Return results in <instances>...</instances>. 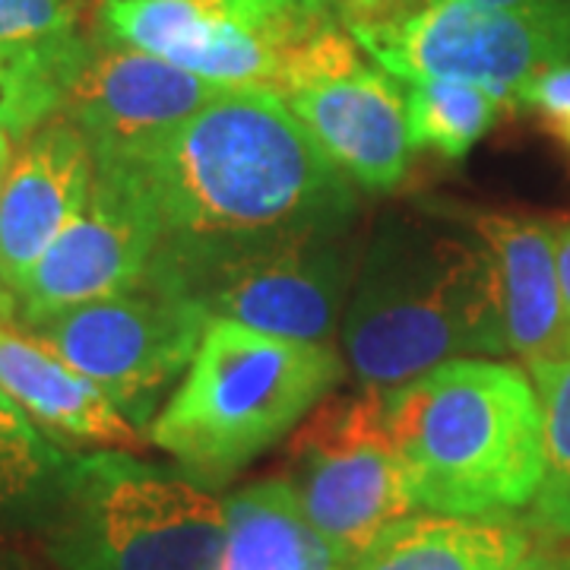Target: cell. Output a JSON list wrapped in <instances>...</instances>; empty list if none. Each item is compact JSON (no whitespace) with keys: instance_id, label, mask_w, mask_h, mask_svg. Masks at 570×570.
Here are the masks:
<instances>
[{"instance_id":"cell-14","label":"cell","mask_w":570,"mask_h":570,"mask_svg":"<svg viewBox=\"0 0 570 570\" xmlns=\"http://www.w3.org/2000/svg\"><path fill=\"white\" fill-rule=\"evenodd\" d=\"M92 178V146L63 115L22 140L0 187V283L13 295L45 250L80 216Z\"/></svg>"},{"instance_id":"cell-17","label":"cell","mask_w":570,"mask_h":570,"mask_svg":"<svg viewBox=\"0 0 570 570\" xmlns=\"http://www.w3.org/2000/svg\"><path fill=\"white\" fill-rule=\"evenodd\" d=\"M530 546V532L501 517L425 510L381 532L343 570H508Z\"/></svg>"},{"instance_id":"cell-13","label":"cell","mask_w":570,"mask_h":570,"mask_svg":"<svg viewBox=\"0 0 570 570\" xmlns=\"http://www.w3.org/2000/svg\"><path fill=\"white\" fill-rule=\"evenodd\" d=\"M288 111L348 181L365 190H393L412 163L406 96L396 77L365 61L298 86Z\"/></svg>"},{"instance_id":"cell-30","label":"cell","mask_w":570,"mask_h":570,"mask_svg":"<svg viewBox=\"0 0 570 570\" xmlns=\"http://www.w3.org/2000/svg\"><path fill=\"white\" fill-rule=\"evenodd\" d=\"M10 163H13V137L0 130V187H3V181H7Z\"/></svg>"},{"instance_id":"cell-3","label":"cell","mask_w":570,"mask_h":570,"mask_svg":"<svg viewBox=\"0 0 570 570\" xmlns=\"http://www.w3.org/2000/svg\"><path fill=\"white\" fill-rule=\"evenodd\" d=\"M415 504L444 517L530 508L546 475L539 390L523 367L450 358L384 396Z\"/></svg>"},{"instance_id":"cell-29","label":"cell","mask_w":570,"mask_h":570,"mask_svg":"<svg viewBox=\"0 0 570 570\" xmlns=\"http://www.w3.org/2000/svg\"><path fill=\"white\" fill-rule=\"evenodd\" d=\"M17 317H20V311H17V295L0 283V326H10Z\"/></svg>"},{"instance_id":"cell-15","label":"cell","mask_w":570,"mask_h":570,"mask_svg":"<svg viewBox=\"0 0 570 570\" xmlns=\"http://www.w3.org/2000/svg\"><path fill=\"white\" fill-rule=\"evenodd\" d=\"M0 390L55 441L137 450L146 434L86 374L32 333L0 326Z\"/></svg>"},{"instance_id":"cell-28","label":"cell","mask_w":570,"mask_h":570,"mask_svg":"<svg viewBox=\"0 0 570 570\" xmlns=\"http://www.w3.org/2000/svg\"><path fill=\"white\" fill-rule=\"evenodd\" d=\"M508 570H564L561 564V551H549V549H532L520 558V561H513Z\"/></svg>"},{"instance_id":"cell-5","label":"cell","mask_w":570,"mask_h":570,"mask_svg":"<svg viewBox=\"0 0 570 570\" xmlns=\"http://www.w3.org/2000/svg\"><path fill=\"white\" fill-rule=\"evenodd\" d=\"M358 261L352 223H314L232 238H163L142 279L187 295L209 321L330 346Z\"/></svg>"},{"instance_id":"cell-16","label":"cell","mask_w":570,"mask_h":570,"mask_svg":"<svg viewBox=\"0 0 570 570\" xmlns=\"http://www.w3.org/2000/svg\"><path fill=\"white\" fill-rule=\"evenodd\" d=\"M466 223L494 264L508 352L527 367L558 362L561 288L554 228L501 213H469Z\"/></svg>"},{"instance_id":"cell-6","label":"cell","mask_w":570,"mask_h":570,"mask_svg":"<svg viewBox=\"0 0 570 570\" xmlns=\"http://www.w3.org/2000/svg\"><path fill=\"white\" fill-rule=\"evenodd\" d=\"M61 570H216L225 501L130 450L73 456L45 520Z\"/></svg>"},{"instance_id":"cell-18","label":"cell","mask_w":570,"mask_h":570,"mask_svg":"<svg viewBox=\"0 0 570 570\" xmlns=\"http://www.w3.org/2000/svg\"><path fill=\"white\" fill-rule=\"evenodd\" d=\"M216 570H343L311 527L288 479H261L225 498V535Z\"/></svg>"},{"instance_id":"cell-21","label":"cell","mask_w":570,"mask_h":570,"mask_svg":"<svg viewBox=\"0 0 570 570\" xmlns=\"http://www.w3.org/2000/svg\"><path fill=\"white\" fill-rule=\"evenodd\" d=\"M86 39L61 41L32 51H0V130L29 137L36 127L58 118L70 77Z\"/></svg>"},{"instance_id":"cell-22","label":"cell","mask_w":570,"mask_h":570,"mask_svg":"<svg viewBox=\"0 0 570 570\" xmlns=\"http://www.w3.org/2000/svg\"><path fill=\"white\" fill-rule=\"evenodd\" d=\"M546 425V475L530 504V527L570 542V358L532 365Z\"/></svg>"},{"instance_id":"cell-24","label":"cell","mask_w":570,"mask_h":570,"mask_svg":"<svg viewBox=\"0 0 570 570\" xmlns=\"http://www.w3.org/2000/svg\"><path fill=\"white\" fill-rule=\"evenodd\" d=\"M520 105H530L532 111H539L551 130L570 146V61L542 70L523 89Z\"/></svg>"},{"instance_id":"cell-25","label":"cell","mask_w":570,"mask_h":570,"mask_svg":"<svg viewBox=\"0 0 570 570\" xmlns=\"http://www.w3.org/2000/svg\"><path fill=\"white\" fill-rule=\"evenodd\" d=\"M554 257H558V288H561L558 362H564V358H570V219L554 228Z\"/></svg>"},{"instance_id":"cell-10","label":"cell","mask_w":570,"mask_h":570,"mask_svg":"<svg viewBox=\"0 0 570 570\" xmlns=\"http://www.w3.org/2000/svg\"><path fill=\"white\" fill-rule=\"evenodd\" d=\"M209 324L197 302L142 279L118 295L58 311L29 333L86 374L146 434Z\"/></svg>"},{"instance_id":"cell-23","label":"cell","mask_w":570,"mask_h":570,"mask_svg":"<svg viewBox=\"0 0 570 570\" xmlns=\"http://www.w3.org/2000/svg\"><path fill=\"white\" fill-rule=\"evenodd\" d=\"M80 0H0V51H32L77 39Z\"/></svg>"},{"instance_id":"cell-27","label":"cell","mask_w":570,"mask_h":570,"mask_svg":"<svg viewBox=\"0 0 570 570\" xmlns=\"http://www.w3.org/2000/svg\"><path fill=\"white\" fill-rule=\"evenodd\" d=\"M491 10H508V13H554L570 7V0H469Z\"/></svg>"},{"instance_id":"cell-32","label":"cell","mask_w":570,"mask_h":570,"mask_svg":"<svg viewBox=\"0 0 570 570\" xmlns=\"http://www.w3.org/2000/svg\"><path fill=\"white\" fill-rule=\"evenodd\" d=\"M302 7H307V10H317V13H333V3L330 0H298Z\"/></svg>"},{"instance_id":"cell-9","label":"cell","mask_w":570,"mask_h":570,"mask_svg":"<svg viewBox=\"0 0 570 570\" xmlns=\"http://www.w3.org/2000/svg\"><path fill=\"white\" fill-rule=\"evenodd\" d=\"M285 479L346 568L419 504L390 438L384 393L326 396L288 438Z\"/></svg>"},{"instance_id":"cell-4","label":"cell","mask_w":570,"mask_h":570,"mask_svg":"<svg viewBox=\"0 0 570 570\" xmlns=\"http://www.w3.org/2000/svg\"><path fill=\"white\" fill-rule=\"evenodd\" d=\"M343 377L333 346L213 321L146 441L213 491L288 438Z\"/></svg>"},{"instance_id":"cell-12","label":"cell","mask_w":570,"mask_h":570,"mask_svg":"<svg viewBox=\"0 0 570 570\" xmlns=\"http://www.w3.org/2000/svg\"><path fill=\"white\" fill-rule=\"evenodd\" d=\"M200 80L130 45L86 39L61 115L82 130L96 159H124L216 99Z\"/></svg>"},{"instance_id":"cell-31","label":"cell","mask_w":570,"mask_h":570,"mask_svg":"<svg viewBox=\"0 0 570 570\" xmlns=\"http://www.w3.org/2000/svg\"><path fill=\"white\" fill-rule=\"evenodd\" d=\"M0 570H26L20 558H13V554H7V551H0Z\"/></svg>"},{"instance_id":"cell-34","label":"cell","mask_w":570,"mask_h":570,"mask_svg":"<svg viewBox=\"0 0 570 570\" xmlns=\"http://www.w3.org/2000/svg\"><path fill=\"white\" fill-rule=\"evenodd\" d=\"M92 3H96V7H99V3H102V0H92Z\"/></svg>"},{"instance_id":"cell-26","label":"cell","mask_w":570,"mask_h":570,"mask_svg":"<svg viewBox=\"0 0 570 570\" xmlns=\"http://www.w3.org/2000/svg\"><path fill=\"white\" fill-rule=\"evenodd\" d=\"M343 22H374L409 13L415 0H330Z\"/></svg>"},{"instance_id":"cell-20","label":"cell","mask_w":570,"mask_h":570,"mask_svg":"<svg viewBox=\"0 0 570 570\" xmlns=\"http://www.w3.org/2000/svg\"><path fill=\"white\" fill-rule=\"evenodd\" d=\"M508 105L494 92L460 80L409 82L406 121L412 149H434L444 159H463L491 130Z\"/></svg>"},{"instance_id":"cell-2","label":"cell","mask_w":570,"mask_h":570,"mask_svg":"<svg viewBox=\"0 0 570 570\" xmlns=\"http://www.w3.org/2000/svg\"><path fill=\"white\" fill-rule=\"evenodd\" d=\"M340 333L358 390L384 396L450 358L504 355L491 254L425 219L390 216L362 247Z\"/></svg>"},{"instance_id":"cell-11","label":"cell","mask_w":570,"mask_h":570,"mask_svg":"<svg viewBox=\"0 0 570 570\" xmlns=\"http://www.w3.org/2000/svg\"><path fill=\"white\" fill-rule=\"evenodd\" d=\"M163 245V223L124 165L96 163L80 216L45 250L17 292L22 326L142 283Z\"/></svg>"},{"instance_id":"cell-33","label":"cell","mask_w":570,"mask_h":570,"mask_svg":"<svg viewBox=\"0 0 570 570\" xmlns=\"http://www.w3.org/2000/svg\"><path fill=\"white\" fill-rule=\"evenodd\" d=\"M561 564H564V570H570V549L561 551Z\"/></svg>"},{"instance_id":"cell-8","label":"cell","mask_w":570,"mask_h":570,"mask_svg":"<svg viewBox=\"0 0 570 570\" xmlns=\"http://www.w3.org/2000/svg\"><path fill=\"white\" fill-rule=\"evenodd\" d=\"M371 61L403 82L460 80L520 105L542 70L570 61V7L508 13L469 0H425L409 13L346 22Z\"/></svg>"},{"instance_id":"cell-7","label":"cell","mask_w":570,"mask_h":570,"mask_svg":"<svg viewBox=\"0 0 570 570\" xmlns=\"http://www.w3.org/2000/svg\"><path fill=\"white\" fill-rule=\"evenodd\" d=\"M99 39L130 45L223 89L288 96L336 13L298 0H102Z\"/></svg>"},{"instance_id":"cell-1","label":"cell","mask_w":570,"mask_h":570,"mask_svg":"<svg viewBox=\"0 0 570 570\" xmlns=\"http://www.w3.org/2000/svg\"><path fill=\"white\" fill-rule=\"evenodd\" d=\"M156 206L163 238H232L355 223V184L321 153L283 96L223 89L124 159Z\"/></svg>"},{"instance_id":"cell-19","label":"cell","mask_w":570,"mask_h":570,"mask_svg":"<svg viewBox=\"0 0 570 570\" xmlns=\"http://www.w3.org/2000/svg\"><path fill=\"white\" fill-rule=\"evenodd\" d=\"M70 463L73 453L55 444L0 390V523H45Z\"/></svg>"}]
</instances>
